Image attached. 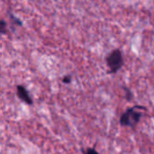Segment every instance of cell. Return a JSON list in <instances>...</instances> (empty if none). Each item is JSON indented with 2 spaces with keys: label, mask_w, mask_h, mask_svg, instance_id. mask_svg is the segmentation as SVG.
I'll list each match as a JSON object with an SVG mask.
<instances>
[{
  "label": "cell",
  "mask_w": 154,
  "mask_h": 154,
  "mask_svg": "<svg viewBox=\"0 0 154 154\" xmlns=\"http://www.w3.org/2000/svg\"><path fill=\"white\" fill-rule=\"evenodd\" d=\"M8 16H9V19L12 22V23H14L15 26H23V22L19 18H17L15 15H14L12 13L8 12Z\"/></svg>",
  "instance_id": "277c9868"
},
{
  "label": "cell",
  "mask_w": 154,
  "mask_h": 154,
  "mask_svg": "<svg viewBox=\"0 0 154 154\" xmlns=\"http://www.w3.org/2000/svg\"><path fill=\"white\" fill-rule=\"evenodd\" d=\"M0 32H1V34L2 35H5L7 33V23L5 21V19H1V22H0Z\"/></svg>",
  "instance_id": "5b68a950"
},
{
  "label": "cell",
  "mask_w": 154,
  "mask_h": 154,
  "mask_svg": "<svg viewBox=\"0 0 154 154\" xmlns=\"http://www.w3.org/2000/svg\"><path fill=\"white\" fill-rule=\"evenodd\" d=\"M62 82L64 84H70L71 83V80H72V77L70 75H66L62 78Z\"/></svg>",
  "instance_id": "52a82bcc"
},
{
  "label": "cell",
  "mask_w": 154,
  "mask_h": 154,
  "mask_svg": "<svg viewBox=\"0 0 154 154\" xmlns=\"http://www.w3.org/2000/svg\"><path fill=\"white\" fill-rule=\"evenodd\" d=\"M16 96L21 101H23L26 105L32 106L33 104V101H32L28 90L23 85H17L16 86Z\"/></svg>",
  "instance_id": "3957f363"
},
{
  "label": "cell",
  "mask_w": 154,
  "mask_h": 154,
  "mask_svg": "<svg viewBox=\"0 0 154 154\" xmlns=\"http://www.w3.org/2000/svg\"><path fill=\"white\" fill-rule=\"evenodd\" d=\"M83 154H99L95 148H87L83 150Z\"/></svg>",
  "instance_id": "8992f818"
},
{
  "label": "cell",
  "mask_w": 154,
  "mask_h": 154,
  "mask_svg": "<svg viewBox=\"0 0 154 154\" xmlns=\"http://www.w3.org/2000/svg\"><path fill=\"white\" fill-rule=\"evenodd\" d=\"M146 108L142 106H134L128 108L120 117V125L124 127L134 128L143 116V111Z\"/></svg>",
  "instance_id": "6da1fadb"
},
{
  "label": "cell",
  "mask_w": 154,
  "mask_h": 154,
  "mask_svg": "<svg viewBox=\"0 0 154 154\" xmlns=\"http://www.w3.org/2000/svg\"><path fill=\"white\" fill-rule=\"evenodd\" d=\"M125 97H126V99H127V100H131V99H132V93H131L130 89H128V88H125Z\"/></svg>",
  "instance_id": "ba28073f"
},
{
  "label": "cell",
  "mask_w": 154,
  "mask_h": 154,
  "mask_svg": "<svg viewBox=\"0 0 154 154\" xmlns=\"http://www.w3.org/2000/svg\"><path fill=\"white\" fill-rule=\"evenodd\" d=\"M106 63L109 69V74H116L124 66L125 60L120 49H114L106 57Z\"/></svg>",
  "instance_id": "7a4b0ae2"
}]
</instances>
